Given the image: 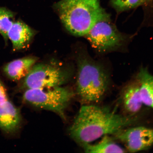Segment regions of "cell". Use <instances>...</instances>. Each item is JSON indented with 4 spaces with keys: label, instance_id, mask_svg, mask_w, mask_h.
Masks as SVG:
<instances>
[{
    "label": "cell",
    "instance_id": "1",
    "mask_svg": "<svg viewBox=\"0 0 153 153\" xmlns=\"http://www.w3.org/2000/svg\"><path fill=\"white\" fill-rule=\"evenodd\" d=\"M134 116H123L106 107L86 104L80 109L69 131L72 138L83 147L129 127L137 120Z\"/></svg>",
    "mask_w": 153,
    "mask_h": 153
},
{
    "label": "cell",
    "instance_id": "2",
    "mask_svg": "<svg viewBox=\"0 0 153 153\" xmlns=\"http://www.w3.org/2000/svg\"><path fill=\"white\" fill-rule=\"evenodd\" d=\"M53 7L65 27L77 36H85L99 21L110 18L100 0H60Z\"/></svg>",
    "mask_w": 153,
    "mask_h": 153
},
{
    "label": "cell",
    "instance_id": "3",
    "mask_svg": "<svg viewBox=\"0 0 153 153\" xmlns=\"http://www.w3.org/2000/svg\"><path fill=\"white\" fill-rule=\"evenodd\" d=\"M78 63L76 91L80 100L86 104L99 102L108 90V74L102 67L87 59Z\"/></svg>",
    "mask_w": 153,
    "mask_h": 153
},
{
    "label": "cell",
    "instance_id": "4",
    "mask_svg": "<svg viewBox=\"0 0 153 153\" xmlns=\"http://www.w3.org/2000/svg\"><path fill=\"white\" fill-rule=\"evenodd\" d=\"M74 95L70 89L60 86L50 88L26 89L23 99L28 104L56 113L65 119V111Z\"/></svg>",
    "mask_w": 153,
    "mask_h": 153
},
{
    "label": "cell",
    "instance_id": "5",
    "mask_svg": "<svg viewBox=\"0 0 153 153\" xmlns=\"http://www.w3.org/2000/svg\"><path fill=\"white\" fill-rule=\"evenodd\" d=\"M68 75L56 65L40 64L34 65L24 78L21 88L45 89L60 87L66 83Z\"/></svg>",
    "mask_w": 153,
    "mask_h": 153
},
{
    "label": "cell",
    "instance_id": "6",
    "mask_svg": "<svg viewBox=\"0 0 153 153\" xmlns=\"http://www.w3.org/2000/svg\"><path fill=\"white\" fill-rule=\"evenodd\" d=\"M94 48L105 53L119 48L125 42V37L111 22L110 18L96 23L85 35Z\"/></svg>",
    "mask_w": 153,
    "mask_h": 153
},
{
    "label": "cell",
    "instance_id": "7",
    "mask_svg": "<svg viewBox=\"0 0 153 153\" xmlns=\"http://www.w3.org/2000/svg\"><path fill=\"white\" fill-rule=\"evenodd\" d=\"M113 135L114 139L124 143L130 152L148 150L153 145V128L143 126L125 128Z\"/></svg>",
    "mask_w": 153,
    "mask_h": 153
},
{
    "label": "cell",
    "instance_id": "8",
    "mask_svg": "<svg viewBox=\"0 0 153 153\" xmlns=\"http://www.w3.org/2000/svg\"><path fill=\"white\" fill-rule=\"evenodd\" d=\"M22 122L20 111L9 100L0 104V129L8 135H13L20 128Z\"/></svg>",
    "mask_w": 153,
    "mask_h": 153
},
{
    "label": "cell",
    "instance_id": "9",
    "mask_svg": "<svg viewBox=\"0 0 153 153\" xmlns=\"http://www.w3.org/2000/svg\"><path fill=\"white\" fill-rule=\"evenodd\" d=\"M34 32L27 25L20 20L15 21L7 33L12 44L13 51L26 48L33 37Z\"/></svg>",
    "mask_w": 153,
    "mask_h": 153
},
{
    "label": "cell",
    "instance_id": "10",
    "mask_svg": "<svg viewBox=\"0 0 153 153\" xmlns=\"http://www.w3.org/2000/svg\"><path fill=\"white\" fill-rule=\"evenodd\" d=\"M121 99L124 109L128 115L134 116L140 111L143 105L137 80L130 83L122 91Z\"/></svg>",
    "mask_w": 153,
    "mask_h": 153
},
{
    "label": "cell",
    "instance_id": "11",
    "mask_svg": "<svg viewBox=\"0 0 153 153\" xmlns=\"http://www.w3.org/2000/svg\"><path fill=\"white\" fill-rule=\"evenodd\" d=\"M37 60L36 57L32 56L16 59L5 64L3 67V72L9 79L19 81L26 76Z\"/></svg>",
    "mask_w": 153,
    "mask_h": 153
},
{
    "label": "cell",
    "instance_id": "12",
    "mask_svg": "<svg viewBox=\"0 0 153 153\" xmlns=\"http://www.w3.org/2000/svg\"><path fill=\"white\" fill-rule=\"evenodd\" d=\"M137 76L143 104L153 110V75L146 69L142 68Z\"/></svg>",
    "mask_w": 153,
    "mask_h": 153
},
{
    "label": "cell",
    "instance_id": "13",
    "mask_svg": "<svg viewBox=\"0 0 153 153\" xmlns=\"http://www.w3.org/2000/svg\"><path fill=\"white\" fill-rule=\"evenodd\" d=\"M106 135L99 142L94 144H89L83 146L87 153H124V149L114 142V137Z\"/></svg>",
    "mask_w": 153,
    "mask_h": 153
},
{
    "label": "cell",
    "instance_id": "14",
    "mask_svg": "<svg viewBox=\"0 0 153 153\" xmlns=\"http://www.w3.org/2000/svg\"><path fill=\"white\" fill-rule=\"evenodd\" d=\"M15 13L5 7H0V34L4 39L5 45L8 42L7 33L14 22Z\"/></svg>",
    "mask_w": 153,
    "mask_h": 153
},
{
    "label": "cell",
    "instance_id": "15",
    "mask_svg": "<svg viewBox=\"0 0 153 153\" xmlns=\"http://www.w3.org/2000/svg\"><path fill=\"white\" fill-rule=\"evenodd\" d=\"M110 4L117 12L120 13L140 6L150 7L151 0H110Z\"/></svg>",
    "mask_w": 153,
    "mask_h": 153
},
{
    "label": "cell",
    "instance_id": "16",
    "mask_svg": "<svg viewBox=\"0 0 153 153\" xmlns=\"http://www.w3.org/2000/svg\"><path fill=\"white\" fill-rule=\"evenodd\" d=\"M8 100L6 89L3 82L0 78V104Z\"/></svg>",
    "mask_w": 153,
    "mask_h": 153
},
{
    "label": "cell",
    "instance_id": "17",
    "mask_svg": "<svg viewBox=\"0 0 153 153\" xmlns=\"http://www.w3.org/2000/svg\"><path fill=\"white\" fill-rule=\"evenodd\" d=\"M151 1H152V5H153V0H151Z\"/></svg>",
    "mask_w": 153,
    "mask_h": 153
}]
</instances>
